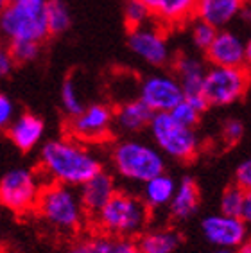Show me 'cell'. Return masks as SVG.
Here are the masks:
<instances>
[{
  "instance_id": "23",
  "label": "cell",
  "mask_w": 251,
  "mask_h": 253,
  "mask_svg": "<svg viewBox=\"0 0 251 253\" xmlns=\"http://www.w3.org/2000/svg\"><path fill=\"white\" fill-rule=\"evenodd\" d=\"M117 239L110 235L97 232V234L79 237L76 243H72L65 253H115Z\"/></svg>"
},
{
  "instance_id": "14",
  "label": "cell",
  "mask_w": 251,
  "mask_h": 253,
  "mask_svg": "<svg viewBox=\"0 0 251 253\" xmlns=\"http://www.w3.org/2000/svg\"><path fill=\"white\" fill-rule=\"evenodd\" d=\"M205 54L212 67H246V42L233 31H219Z\"/></svg>"
},
{
  "instance_id": "27",
  "label": "cell",
  "mask_w": 251,
  "mask_h": 253,
  "mask_svg": "<svg viewBox=\"0 0 251 253\" xmlns=\"http://www.w3.org/2000/svg\"><path fill=\"white\" fill-rule=\"evenodd\" d=\"M59 97H61L63 110L67 112V115L70 119L78 117L79 113H83L84 106H83L81 97H79L78 86L74 84L72 79H65V81H63L61 92H59Z\"/></svg>"
},
{
  "instance_id": "24",
  "label": "cell",
  "mask_w": 251,
  "mask_h": 253,
  "mask_svg": "<svg viewBox=\"0 0 251 253\" xmlns=\"http://www.w3.org/2000/svg\"><path fill=\"white\" fill-rule=\"evenodd\" d=\"M47 24H48V33L52 36L67 33L72 24V16H70V9L63 0H48L47 4Z\"/></svg>"
},
{
  "instance_id": "30",
  "label": "cell",
  "mask_w": 251,
  "mask_h": 253,
  "mask_svg": "<svg viewBox=\"0 0 251 253\" xmlns=\"http://www.w3.org/2000/svg\"><path fill=\"white\" fill-rule=\"evenodd\" d=\"M174 119L178 122H181L183 126H188V127H196V124L199 122V117H201V110L196 108L192 102H188L187 99L179 102L178 106L174 108L172 112H169Z\"/></svg>"
},
{
  "instance_id": "3",
  "label": "cell",
  "mask_w": 251,
  "mask_h": 253,
  "mask_svg": "<svg viewBox=\"0 0 251 253\" xmlns=\"http://www.w3.org/2000/svg\"><path fill=\"white\" fill-rule=\"evenodd\" d=\"M92 219L102 234L113 239H131L144 234V228L149 223V209L142 198L117 190L106 207Z\"/></svg>"
},
{
  "instance_id": "25",
  "label": "cell",
  "mask_w": 251,
  "mask_h": 253,
  "mask_svg": "<svg viewBox=\"0 0 251 253\" xmlns=\"http://www.w3.org/2000/svg\"><path fill=\"white\" fill-rule=\"evenodd\" d=\"M244 196L246 190L241 189L237 185H230L224 189V192L221 194V201H219V209L222 214L233 215V217H241L242 214V205H244Z\"/></svg>"
},
{
  "instance_id": "40",
  "label": "cell",
  "mask_w": 251,
  "mask_h": 253,
  "mask_svg": "<svg viewBox=\"0 0 251 253\" xmlns=\"http://www.w3.org/2000/svg\"><path fill=\"white\" fill-rule=\"evenodd\" d=\"M0 2H2V5H4V4H5V2H7V0H0Z\"/></svg>"
},
{
  "instance_id": "18",
  "label": "cell",
  "mask_w": 251,
  "mask_h": 253,
  "mask_svg": "<svg viewBox=\"0 0 251 253\" xmlns=\"http://www.w3.org/2000/svg\"><path fill=\"white\" fill-rule=\"evenodd\" d=\"M244 9V0H198L196 18H201L213 27H224Z\"/></svg>"
},
{
  "instance_id": "39",
  "label": "cell",
  "mask_w": 251,
  "mask_h": 253,
  "mask_svg": "<svg viewBox=\"0 0 251 253\" xmlns=\"http://www.w3.org/2000/svg\"><path fill=\"white\" fill-rule=\"evenodd\" d=\"M207 253H237V250H232V248H213Z\"/></svg>"
},
{
  "instance_id": "29",
  "label": "cell",
  "mask_w": 251,
  "mask_h": 253,
  "mask_svg": "<svg viewBox=\"0 0 251 253\" xmlns=\"http://www.w3.org/2000/svg\"><path fill=\"white\" fill-rule=\"evenodd\" d=\"M40 45L38 42H9V54L13 56L15 63H31L40 56Z\"/></svg>"
},
{
  "instance_id": "38",
  "label": "cell",
  "mask_w": 251,
  "mask_h": 253,
  "mask_svg": "<svg viewBox=\"0 0 251 253\" xmlns=\"http://www.w3.org/2000/svg\"><path fill=\"white\" fill-rule=\"evenodd\" d=\"M237 253H251V239H246V241L237 248Z\"/></svg>"
},
{
  "instance_id": "7",
  "label": "cell",
  "mask_w": 251,
  "mask_h": 253,
  "mask_svg": "<svg viewBox=\"0 0 251 253\" xmlns=\"http://www.w3.org/2000/svg\"><path fill=\"white\" fill-rule=\"evenodd\" d=\"M43 185L36 172L25 167H13L0 178V203L15 214H27L36 209Z\"/></svg>"
},
{
  "instance_id": "8",
  "label": "cell",
  "mask_w": 251,
  "mask_h": 253,
  "mask_svg": "<svg viewBox=\"0 0 251 253\" xmlns=\"http://www.w3.org/2000/svg\"><path fill=\"white\" fill-rule=\"evenodd\" d=\"M248 67H210L205 79L208 106H230L241 101L250 88Z\"/></svg>"
},
{
  "instance_id": "31",
  "label": "cell",
  "mask_w": 251,
  "mask_h": 253,
  "mask_svg": "<svg viewBox=\"0 0 251 253\" xmlns=\"http://www.w3.org/2000/svg\"><path fill=\"white\" fill-rule=\"evenodd\" d=\"M221 135H222V140L226 142L228 146H233L244 135V124L239 119H230V121H226L222 124Z\"/></svg>"
},
{
  "instance_id": "15",
  "label": "cell",
  "mask_w": 251,
  "mask_h": 253,
  "mask_svg": "<svg viewBox=\"0 0 251 253\" xmlns=\"http://www.w3.org/2000/svg\"><path fill=\"white\" fill-rule=\"evenodd\" d=\"M149 9L151 18L160 25L176 27L188 24L196 16L198 0H140Z\"/></svg>"
},
{
  "instance_id": "20",
  "label": "cell",
  "mask_w": 251,
  "mask_h": 253,
  "mask_svg": "<svg viewBox=\"0 0 251 253\" xmlns=\"http://www.w3.org/2000/svg\"><path fill=\"white\" fill-rule=\"evenodd\" d=\"M199 207V189L190 176H185L178 181V189L169 205V215L174 221L190 219Z\"/></svg>"
},
{
  "instance_id": "36",
  "label": "cell",
  "mask_w": 251,
  "mask_h": 253,
  "mask_svg": "<svg viewBox=\"0 0 251 253\" xmlns=\"http://www.w3.org/2000/svg\"><path fill=\"white\" fill-rule=\"evenodd\" d=\"M241 219L251 226V190H248L246 196H244V205H242Z\"/></svg>"
},
{
  "instance_id": "17",
  "label": "cell",
  "mask_w": 251,
  "mask_h": 253,
  "mask_svg": "<svg viewBox=\"0 0 251 253\" xmlns=\"http://www.w3.org/2000/svg\"><path fill=\"white\" fill-rule=\"evenodd\" d=\"M45 124L34 113H22L7 126V138L20 151H33L43 138Z\"/></svg>"
},
{
  "instance_id": "9",
  "label": "cell",
  "mask_w": 251,
  "mask_h": 253,
  "mask_svg": "<svg viewBox=\"0 0 251 253\" xmlns=\"http://www.w3.org/2000/svg\"><path fill=\"white\" fill-rule=\"evenodd\" d=\"M138 99H142L155 113H169L183 101L185 93L178 78L153 74L142 81Z\"/></svg>"
},
{
  "instance_id": "34",
  "label": "cell",
  "mask_w": 251,
  "mask_h": 253,
  "mask_svg": "<svg viewBox=\"0 0 251 253\" xmlns=\"http://www.w3.org/2000/svg\"><path fill=\"white\" fill-rule=\"evenodd\" d=\"M115 253H142V250L133 239H117Z\"/></svg>"
},
{
  "instance_id": "32",
  "label": "cell",
  "mask_w": 251,
  "mask_h": 253,
  "mask_svg": "<svg viewBox=\"0 0 251 253\" xmlns=\"http://www.w3.org/2000/svg\"><path fill=\"white\" fill-rule=\"evenodd\" d=\"M235 183L246 192L251 190V156L239 164V167L235 170Z\"/></svg>"
},
{
  "instance_id": "28",
  "label": "cell",
  "mask_w": 251,
  "mask_h": 253,
  "mask_svg": "<svg viewBox=\"0 0 251 253\" xmlns=\"http://www.w3.org/2000/svg\"><path fill=\"white\" fill-rule=\"evenodd\" d=\"M124 20L129 29H138L142 25L151 22V13L140 0H126L124 4Z\"/></svg>"
},
{
  "instance_id": "12",
  "label": "cell",
  "mask_w": 251,
  "mask_h": 253,
  "mask_svg": "<svg viewBox=\"0 0 251 253\" xmlns=\"http://www.w3.org/2000/svg\"><path fill=\"white\" fill-rule=\"evenodd\" d=\"M115 124V112L106 104H90L79 113L78 117L70 119V133L79 140L97 142L106 138L111 126Z\"/></svg>"
},
{
  "instance_id": "35",
  "label": "cell",
  "mask_w": 251,
  "mask_h": 253,
  "mask_svg": "<svg viewBox=\"0 0 251 253\" xmlns=\"http://www.w3.org/2000/svg\"><path fill=\"white\" fill-rule=\"evenodd\" d=\"M15 67V59L9 54V50H2L0 52V74L2 76H9Z\"/></svg>"
},
{
  "instance_id": "16",
  "label": "cell",
  "mask_w": 251,
  "mask_h": 253,
  "mask_svg": "<svg viewBox=\"0 0 251 253\" xmlns=\"http://www.w3.org/2000/svg\"><path fill=\"white\" fill-rule=\"evenodd\" d=\"M115 194V181H113L111 174L106 172V170L97 172L93 178H90L86 183H83L79 187V196H81L83 207L86 210V214L92 215V217L99 214Z\"/></svg>"
},
{
  "instance_id": "4",
  "label": "cell",
  "mask_w": 251,
  "mask_h": 253,
  "mask_svg": "<svg viewBox=\"0 0 251 253\" xmlns=\"http://www.w3.org/2000/svg\"><path fill=\"white\" fill-rule=\"evenodd\" d=\"M110 162L117 174L136 183H145L151 178L165 172L164 153L156 146L136 138L117 142L110 151Z\"/></svg>"
},
{
  "instance_id": "37",
  "label": "cell",
  "mask_w": 251,
  "mask_h": 253,
  "mask_svg": "<svg viewBox=\"0 0 251 253\" xmlns=\"http://www.w3.org/2000/svg\"><path fill=\"white\" fill-rule=\"evenodd\" d=\"M246 67L248 70H251V34L246 40Z\"/></svg>"
},
{
  "instance_id": "26",
  "label": "cell",
  "mask_w": 251,
  "mask_h": 253,
  "mask_svg": "<svg viewBox=\"0 0 251 253\" xmlns=\"http://www.w3.org/2000/svg\"><path fill=\"white\" fill-rule=\"evenodd\" d=\"M217 33V27H213L212 24H208L201 18H196V22L192 24V29H190V38H192V43L196 49L207 52L210 49V45L213 43Z\"/></svg>"
},
{
  "instance_id": "21",
  "label": "cell",
  "mask_w": 251,
  "mask_h": 253,
  "mask_svg": "<svg viewBox=\"0 0 251 253\" xmlns=\"http://www.w3.org/2000/svg\"><path fill=\"white\" fill-rule=\"evenodd\" d=\"M178 183L170 178L169 174H162L151 178L149 181H145L142 187V201L149 210H160V209H169L170 201H172L174 194H176Z\"/></svg>"
},
{
  "instance_id": "33",
  "label": "cell",
  "mask_w": 251,
  "mask_h": 253,
  "mask_svg": "<svg viewBox=\"0 0 251 253\" xmlns=\"http://www.w3.org/2000/svg\"><path fill=\"white\" fill-rule=\"evenodd\" d=\"M15 119V104L5 93H2L0 95V126L7 127Z\"/></svg>"
},
{
  "instance_id": "11",
  "label": "cell",
  "mask_w": 251,
  "mask_h": 253,
  "mask_svg": "<svg viewBox=\"0 0 251 253\" xmlns=\"http://www.w3.org/2000/svg\"><path fill=\"white\" fill-rule=\"evenodd\" d=\"M248 224L241 217H233L219 212L210 214L201 221V234L213 248L237 250L248 237Z\"/></svg>"
},
{
  "instance_id": "10",
  "label": "cell",
  "mask_w": 251,
  "mask_h": 253,
  "mask_svg": "<svg viewBox=\"0 0 251 253\" xmlns=\"http://www.w3.org/2000/svg\"><path fill=\"white\" fill-rule=\"evenodd\" d=\"M127 47L136 58L151 67H164L170 61V47L165 34L149 24L129 31Z\"/></svg>"
},
{
  "instance_id": "6",
  "label": "cell",
  "mask_w": 251,
  "mask_h": 253,
  "mask_svg": "<svg viewBox=\"0 0 251 253\" xmlns=\"http://www.w3.org/2000/svg\"><path fill=\"white\" fill-rule=\"evenodd\" d=\"M155 146L172 160L190 162L199 151V136L194 127L183 126L170 113H155L149 124Z\"/></svg>"
},
{
  "instance_id": "5",
  "label": "cell",
  "mask_w": 251,
  "mask_h": 253,
  "mask_svg": "<svg viewBox=\"0 0 251 253\" xmlns=\"http://www.w3.org/2000/svg\"><path fill=\"white\" fill-rule=\"evenodd\" d=\"M48 0H7L2 5L0 27L9 42H38L48 34L47 24Z\"/></svg>"
},
{
  "instance_id": "22",
  "label": "cell",
  "mask_w": 251,
  "mask_h": 253,
  "mask_svg": "<svg viewBox=\"0 0 251 253\" xmlns=\"http://www.w3.org/2000/svg\"><path fill=\"white\" fill-rule=\"evenodd\" d=\"M138 246L142 253H174L181 246L183 237L176 228L147 230L138 237Z\"/></svg>"
},
{
  "instance_id": "13",
  "label": "cell",
  "mask_w": 251,
  "mask_h": 253,
  "mask_svg": "<svg viewBox=\"0 0 251 253\" xmlns=\"http://www.w3.org/2000/svg\"><path fill=\"white\" fill-rule=\"evenodd\" d=\"M174 67H176V78L183 88L185 99L199 108L201 112H205L208 108V102L205 99V79H207L208 68L201 59L187 54L179 56Z\"/></svg>"
},
{
  "instance_id": "1",
  "label": "cell",
  "mask_w": 251,
  "mask_h": 253,
  "mask_svg": "<svg viewBox=\"0 0 251 253\" xmlns=\"http://www.w3.org/2000/svg\"><path fill=\"white\" fill-rule=\"evenodd\" d=\"M42 172L56 183L81 187L101 172V162L81 142L70 138H52L40 149Z\"/></svg>"
},
{
  "instance_id": "2",
  "label": "cell",
  "mask_w": 251,
  "mask_h": 253,
  "mask_svg": "<svg viewBox=\"0 0 251 253\" xmlns=\"http://www.w3.org/2000/svg\"><path fill=\"white\" fill-rule=\"evenodd\" d=\"M34 212L52 228L65 234L78 232L84 223V215H88L79 190L56 181L43 185Z\"/></svg>"
},
{
  "instance_id": "19",
  "label": "cell",
  "mask_w": 251,
  "mask_h": 253,
  "mask_svg": "<svg viewBox=\"0 0 251 253\" xmlns=\"http://www.w3.org/2000/svg\"><path fill=\"white\" fill-rule=\"evenodd\" d=\"M155 112L142 99H133L115 110V124L124 133H138L149 127Z\"/></svg>"
}]
</instances>
